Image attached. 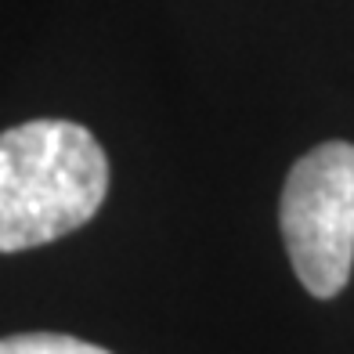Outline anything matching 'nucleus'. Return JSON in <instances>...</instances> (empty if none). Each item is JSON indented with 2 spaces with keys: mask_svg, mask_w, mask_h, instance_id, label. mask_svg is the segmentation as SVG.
<instances>
[{
  "mask_svg": "<svg viewBox=\"0 0 354 354\" xmlns=\"http://www.w3.org/2000/svg\"><path fill=\"white\" fill-rule=\"evenodd\" d=\"M109 159L87 127L29 120L0 131V253L69 235L98 214Z\"/></svg>",
  "mask_w": 354,
  "mask_h": 354,
  "instance_id": "obj_1",
  "label": "nucleus"
},
{
  "mask_svg": "<svg viewBox=\"0 0 354 354\" xmlns=\"http://www.w3.org/2000/svg\"><path fill=\"white\" fill-rule=\"evenodd\" d=\"M0 354H112V351L62 333H15L0 336Z\"/></svg>",
  "mask_w": 354,
  "mask_h": 354,
  "instance_id": "obj_3",
  "label": "nucleus"
},
{
  "mask_svg": "<svg viewBox=\"0 0 354 354\" xmlns=\"http://www.w3.org/2000/svg\"><path fill=\"white\" fill-rule=\"evenodd\" d=\"M279 228L300 286L333 300L354 268V145L326 141L286 177Z\"/></svg>",
  "mask_w": 354,
  "mask_h": 354,
  "instance_id": "obj_2",
  "label": "nucleus"
}]
</instances>
